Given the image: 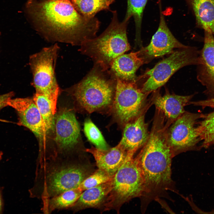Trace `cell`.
<instances>
[{
  "instance_id": "cell-1",
  "label": "cell",
  "mask_w": 214,
  "mask_h": 214,
  "mask_svg": "<svg viewBox=\"0 0 214 214\" xmlns=\"http://www.w3.org/2000/svg\"><path fill=\"white\" fill-rule=\"evenodd\" d=\"M155 121L147 141L135 157L144 179L142 197L148 200L158 199L173 188L171 164L174 156L167 144L162 119Z\"/></svg>"
},
{
  "instance_id": "cell-2",
  "label": "cell",
  "mask_w": 214,
  "mask_h": 214,
  "mask_svg": "<svg viewBox=\"0 0 214 214\" xmlns=\"http://www.w3.org/2000/svg\"><path fill=\"white\" fill-rule=\"evenodd\" d=\"M88 166L72 154L58 155L36 167L31 198L42 200L78 187L91 174Z\"/></svg>"
},
{
  "instance_id": "cell-3",
  "label": "cell",
  "mask_w": 214,
  "mask_h": 214,
  "mask_svg": "<svg viewBox=\"0 0 214 214\" xmlns=\"http://www.w3.org/2000/svg\"><path fill=\"white\" fill-rule=\"evenodd\" d=\"M39 10V17L47 25L57 33L69 34L74 44L81 45L96 37L99 21L79 14L69 0H49Z\"/></svg>"
},
{
  "instance_id": "cell-4",
  "label": "cell",
  "mask_w": 214,
  "mask_h": 214,
  "mask_svg": "<svg viewBox=\"0 0 214 214\" xmlns=\"http://www.w3.org/2000/svg\"><path fill=\"white\" fill-rule=\"evenodd\" d=\"M117 78L109 69L94 63L90 71L69 92L79 106L88 113L111 109Z\"/></svg>"
},
{
  "instance_id": "cell-5",
  "label": "cell",
  "mask_w": 214,
  "mask_h": 214,
  "mask_svg": "<svg viewBox=\"0 0 214 214\" xmlns=\"http://www.w3.org/2000/svg\"><path fill=\"white\" fill-rule=\"evenodd\" d=\"M111 21L105 31L98 37L87 40L80 45V51L91 58L94 63L109 69L113 61L130 50L127 34L128 21H119L117 12H112Z\"/></svg>"
},
{
  "instance_id": "cell-6",
  "label": "cell",
  "mask_w": 214,
  "mask_h": 214,
  "mask_svg": "<svg viewBox=\"0 0 214 214\" xmlns=\"http://www.w3.org/2000/svg\"><path fill=\"white\" fill-rule=\"evenodd\" d=\"M135 152H128L123 163L112 179L111 189L101 209L103 211L114 210L118 213L125 203L136 197H142L144 188L141 171Z\"/></svg>"
},
{
  "instance_id": "cell-7",
  "label": "cell",
  "mask_w": 214,
  "mask_h": 214,
  "mask_svg": "<svg viewBox=\"0 0 214 214\" xmlns=\"http://www.w3.org/2000/svg\"><path fill=\"white\" fill-rule=\"evenodd\" d=\"M58 49L57 45L45 48L31 56L29 59L32 85L36 92L44 95L50 101L54 115L60 92L55 74Z\"/></svg>"
},
{
  "instance_id": "cell-8",
  "label": "cell",
  "mask_w": 214,
  "mask_h": 214,
  "mask_svg": "<svg viewBox=\"0 0 214 214\" xmlns=\"http://www.w3.org/2000/svg\"><path fill=\"white\" fill-rule=\"evenodd\" d=\"M199 52L197 48L188 46L174 51L140 77L146 78L140 87L142 91L149 94L156 91L180 69L187 65H197Z\"/></svg>"
},
{
  "instance_id": "cell-9",
  "label": "cell",
  "mask_w": 214,
  "mask_h": 214,
  "mask_svg": "<svg viewBox=\"0 0 214 214\" xmlns=\"http://www.w3.org/2000/svg\"><path fill=\"white\" fill-rule=\"evenodd\" d=\"M148 94L143 92L136 82L117 78L115 95L111 110L118 122L124 125L143 112Z\"/></svg>"
},
{
  "instance_id": "cell-10",
  "label": "cell",
  "mask_w": 214,
  "mask_h": 214,
  "mask_svg": "<svg viewBox=\"0 0 214 214\" xmlns=\"http://www.w3.org/2000/svg\"><path fill=\"white\" fill-rule=\"evenodd\" d=\"M204 115L185 111L172 122L169 129L166 128V142L174 156L181 152L201 149L197 146L200 140L196 125Z\"/></svg>"
},
{
  "instance_id": "cell-11",
  "label": "cell",
  "mask_w": 214,
  "mask_h": 214,
  "mask_svg": "<svg viewBox=\"0 0 214 214\" xmlns=\"http://www.w3.org/2000/svg\"><path fill=\"white\" fill-rule=\"evenodd\" d=\"M55 129L57 155L72 154L80 135L79 123L73 110L67 108L59 109L55 117Z\"/></svg>"
},
{
  "instance_id": "cell-12",
  "label": "cell",
  "mask_w": 214,
  "mask_h": 214,
  "mask_svg": "<svg viewBox=\"0 0 214 214\" xmlns=\"http://www.w3.org/2000/svg\"><path fill=\"white\" fill-rule=\"evenodd\" d=\"M188 46L179 42L171 33L161 12L158 29L153 36L149 44L138 51L139 56L144 63L153 59L171 54L176 48H183Z\"/></svg>"
},
{
  "instance_id": "cell-13",
  "label": "cell",
  "mask_w": 214,
  "mask_h": 214,
  "mask_svg": "<svg viewBox=\"0 0 214 214\" xmlns=\"http://www.w3.org/2000/svg\"><path fill=\"white\" fill-rule=\"evenodd\" d=\"M7 105L17 111L19 117L18 124L30 130L40 140L41 148L46 133L40 114L33 99L11 98L8 100Z\"/></svg>"
},
{
  "instance_id": "cell-14",
  "label": "cell",
  "mask_w": 214,
  "mask_h": 214,
  "mask_svg": "<svg viewBox=\"0 0 214 214\" xmlns=\"http://www.w3.org/2000/svg\"><path fill=\"white\" fill-rule=\"evenodd\" d=\"M197 65V78L205 88L204 93L208 98H214V36L210 32L204 31V45Z\"/></svg>"
},
{
  "instance_id": "cell-15",
  "label": "cell",
  "mask_w": 214,
  "mask_h": 214,
  "mask_svg": "<svg viewBox=\"0 0 214 214\" xmlns=\"http://www.w3.org/2000/svg\"><path fill=\"white\" fill-rule=\"evenodd\" d=\"M143 112L124 125L122 136L119 144L128 151L136 152L143 146L148 138L150 133Z\"/></svg>"
},
{
  "instance_id": "cell-16",
  "label": "cell",
  "mask_w": 214,
  "mask_h": 214,
  "mask_svg": "<svg viewBox=\"0 0 214 214\" xmlns=\"http://www.w3.org/2000/svg\"><path fill=\"white\" fill-rule=\"evenodd\" d=\"M193 95L182 96L166 92L161 95L156 92L152 102L159 113L172 122L185 112V107L189 104Z\"/></svg>"
},
{
  "instance_id": "cell-17",
  "label": "cell",
  "mask_w": 214,
  "mask_h": 214,
  "mask_svg": "<svg viewBox=\"0 0 214 214\" xmlns=\"http://www.w3.org/2000/svg\"><path fill=\"white\" fill-rule=\"evenodd\" d=\"M85 151L92 155L98 169L113 176L123 163L128 151L118 144L107 150L92 147Z\"/></svg>"
},
{
  "instance_id": "cell-18",
  "label": "cell",
  "mask_w": 214,
  "mask_h": 214,
  "mask_svg": "<svg viewBox=\"0 0 214 214\" xmlns=\"http://www.w3.org/2000/svg\"><path fill=\"white\" fill-rule=\"evenodd\" d=\"M144 64L138 51L131 52L123 54L116 58L109 69L117 78L125 81L136 82L138 78L136 72Z\"/></svg>"
},
{
  "instance_id": "cell-19",
  "label": "cell",
  "mask_w": 214,
  "mask_h": 214,
  "mask_svg": "<svg viewBox=\"0 0 214 214\" xmlns=\"http://www.w3.org/2000/svg\"><path fill=\"white\" fill-rule=\"evenodd\" d=\"M112 179L83 191L77 201L68 210L76 213L88 208L101 209L111 190Z\"/></svg>"
},
{
  "instance_id": "cell-20",
  "label": "cell",
  "mask_w": 214,
  "mask_h": 214,
  "mask_svg": "<svg viewBox=\"0 0 214 214\" xmlns=\"http://www.w3.org/2000/svg\"><path fill=\"white\" fill-rule=\"evenodd\" d=\"M192 10L197 25L214 34V0H185Z\"/></svg>"
},
{
  "instance_id": "cell-21",
  "label": "cell",
  "mask_w": 214,
  "mask_h": 214,
  "mask_svg": "<svg viewBox=\"0 0 214 214\" xmlns=\"http://www.w3.org/2000/svg\"><path fill=\"white\" fill-rule=\"evenodd\" d=\"M83 191L78 187L42 200V211L49 214L55 210L68 209L78 200Z\"/></svg>"
},
{
  "instance_id": "cell-22",
  "label": "cell",
  "mask_w": 214,
  "mask_h": 214,
  "mask_svg": "<svg viewBox=\"0 0 214 214\" xmlns=\"http://www.w3.org/2000/svg\"><path fill=\"white\" fill-rule=\"evenodd\" d=\"M33 99L40 114L46 134L54 131L55 117L50 101L44 95L36 92Z\"/></svg>"
},
{
  "instance_id": "cell-23",
  "label": "cell",
  "mask_w": 214,
  "mask_h": 214,
  "mask_svg": "<svg viewBox=\"0 0 214 214\" xmlns=\"http://www.w3.org/2000/svg\"><path fill=\"white\" fill-rule=\"evenodd\" d=\"M74 7L83 16L95 17L98 12L109 10L114 0H71Z\"/></svg>"
},
{
  "instance_id": "cell-24",
  "label": "cell",
  "mask_w": 214,
  "mask_h": 214,
  "mask_svg": "<svg viewBox=\"0 0 214 214\" xmlns=\"http://www.w3.org/2000/svg\"><path fill=\"white\" fill-rule=\"evenodd\" d=\"M202 119L198 122L197 130L202 141L200 148L207 149L214 144V111L205 114Z\"/></svg>"
},
{
  "instance_id": "cell-25",
  "label": "cell",
  "mask_w": 214,
  "mask_h": 214,
  "mask_svg": "<svg viewBox=\"0 0 214 214\" xmlns=\"http://www.w3.org/2000/svg\"><path fill=\"white\" fill-rule=\"evenodd\" d=\"M148 0H128L127 8L124 20L128 21L133 17L136 30V40L140 41L143 12Z\"/></svg>"
},
{
  "instance_id": "cell-26",
  "label": "cell",
  "mask_w": 214,
  "mask_h": 214,
  "mask_svg": "<svg viewBox=\"0 0 214 214\" xmlns=\"http://www.w3.org/2000/svg\"><path fill=\"white\" fill-rule=\"evenodd\" d=\"M84 132L88 140L96 147L107 150L108 145L101 132L89 119H86L84 123Z\"/></svg>"
},
{
  "instance_id": "cell-27",
  "label": "cell",
  "mask_w": 214,
  "mask_h": 214,
  "mask_svg": "<svg viewBox=\"0 0 214 214\" xmlns=\"http://www.w3.org/2000/svg\"><path fill=\"white\" fill-rule=\"evenodd\" d=\"M114 176L102 170L98 169L86 177L78 187L83 191L109 181Z\"/></svg>"
},
{
  "instance_id": "cell-28",
  "label": "cell",
  "mask_w": 214,
  "mask_h": 214,
  "mask_svg": "<svg viewBox=\"0 0 214 214\" xmlns=\"http://www.w3.org/2000/svg\"><path fill=\"white\" fill-rule=\"evenodd\" d=\"M190 102V104L199 106L203 108L209 107L214 109V98H208L207 100L197 101Z\"/></svg>"
},
{
  "instance_id": "cell-29",
  "label": "cell",
  "mask_w": 214,
  "mask_h": 214,
  "mask_svg": "<svg viewBox=\"0 0 214 214\" xmlns=\"http://www.w3.org/2000/svg\"><path fill=\"white\" fill-rule=\"evenodd\" d=\"M14 95L13 92L0 95V110L7 105L8 100Z\"/></svg>"
},
{
  "instance_id": "cell-30",
  "label": "cell",
  "mask_w": 214,
  "mask_h": 214,
  "mask_svg": "<svg viewBox=\"0 0 214 214\" xmlns=\"http://www.w3.org/2000/svg\"><path fill=\"white\" fill-rule=\"evenodd\" d=\"M2 201L1 198L0 193V212L1 211L2 208Z\"/></svg>"
},
{
  "instance_id": "cell-31",
  "label": "cell",
  "mask_w": 214,
  "mask_h": 214,
  "mask_svg": "<svg viewBox=\"0 0 214 214\" xmlns=\"http://www.w3.org/2000/svg\"><path fill=\"white\" fill-rule=\"evenodd\" d=\"M2 155V152H0V160L1 159Z\"/></svg>"
},
{
  "instance_id": "cell-32",
  "label": "cell",
  "mask_w": 214,
  "mask_h": 214,
  "mask_svg": "<svg viewBox=\"0 0 214 214\" xmlns=\"http://www.w3.org/2000/svg\"><path fill=\"white\" fill-rule=\"evenodd\" d=\"M0 34H1V32H0Z\"/></svg>"
}]
</instances>
